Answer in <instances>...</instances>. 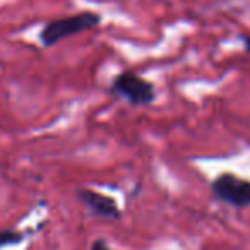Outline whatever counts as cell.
Wrapping results in <instances>:
<instances>
[{
  "label": "cell",
  "instance_id": "7",
  "mask_svg": "<svg viewBox=\"0 0 250 250\" xmlns=\"http://www.w3.org/2000/svg\"><path fill=\"white\" fill-rule=\"evenodd\" d=\"M245 48L250 52V36H247V38H245Z\"/></svg>",
  "mask_w": 250,
  "mask_h": 250
},
{
  "label": "cell",
  "instance_id": "5",
  "mask_svg": "<svg viewBox=\"0 0 250 250\" xmlns=\"http://www.w3.org/2000/svg\"><path fill=\"white\" fill-rule=\"evenodd\" d=\"M28 236V233L18 231V229H0V249L9 245H19Z\"/></svg>",
  "mask_w": 250,
  "mask_h": 250
},
{
  "label": "cell",
  "instance_id": "4",
  "mask_svg": "<svg viewBox=\"0 0 250 250\" xmlns=\"http://www.w3.org/2000/svg\"><path fill=\"white\" fill-rule=\"evenodd\" d=\"M77 197L98 218H103V219L122 218V211L118 208L117 201L113 197H110V195H104L98 190H91V188H79L77 190Z\"/></svg>",
  "mask_w": 250,
  "mask_h": 250
},
{
  "label": "cell",
  "instance_id": "3",
  "mask_svg": "<svg viewBox=\"0 0 250 250\" xmlns=\"http://www.w3.org/2000/svg\"><path fill=\"white\" fill-rule=\"evenodd\" d=\"M211 190L216 199L233 208L250 206V180L240 178L233 173H221L211 184Z\"/></svg>",
  "mask_w": 250,
  "mask_h": 250
},
{
  "label": "cell",
  "instance_id": "2",
  "mask_svg": "<svg viewBox=\"0 0 250 250\" xmlns=\"http://www.w3.org/2000/svg\"><path fill=\"white\" fill-rule=\"evenodd\" d=\"M111 94H117L118 98H124L134 106H147L156 100V87L151 81L141 77L136 72H120L115 76L110 86Z\"/></svg>",
  "mask_w": 250,
  "mask_h": 250
},
{
  "label": "cell",
  "instance_id": "6",
  "mask_svg": "<svg viewBox=\"0 0 250 250\" xmlns=\"http://www.w3.org/2000/svg\"><path fill=\"white\" fill-rule=\"evenodd\" d=\"M89 250H113L110 245H108L104 240H101V238H98V240H94L93 243H91V249Z\"/></svg>",
  "mask_w": 250,
  "mask_h": 250
},
{
  "label": "cell",
  "instance_id": "1",
  "mask_svg": "<svg viewBox=\"0 0 250 250\" xmlns=\"http://www.w3.org/2000/svg\"><path fill=\"white\" fill-rule=\"evenodd\" d=\"M101 24V14L91 11L77 12L69 18H60L48 21L40 31V42L45 48L59 45L62 40L72 38L79 33L89 31Z\"/></svg>",
  "mask_w": 250,
  "mask_h": 250
}]
</instances>
